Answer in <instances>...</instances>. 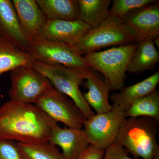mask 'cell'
I'll return each instance as SVG.
<instances>
[{
	"mask_svg": "<svg viewBox=\"0 0 159 159\" xmlns=\"http://www.w3.org/2000/svg\"><path fill=\"white\" fill-rule=\"evenodd\" d=\"M159 82L158 71L140 82L126 87H123L118 93L112 94L110 98L113 104L126 111L135 101L156 90Z\"/></svg>",
	"mask_w": 159,
	"mask_h": 159,
	"instance_id": "obj_16",
	"label": "cell"
},
{
	"mask_svg": "<svg viewBox=\"0 0 159 159\" xmlns=\"http://www.w3.org/2000/svg\"><path fill=\"white\" fill-rule=\"evenodd\" d=\"M34 104L57 123L61 122L69 128H83L86 119L82 112L72 100L53 86Z\"/></svg>",
	"mask_w": 159,
	"mask_h": 159,
	"instance_id": "obj_9",
	"label": "cell"
},
{
	"mask_svg": "<svg viewBox=\"0 0 159 159\" xmlns=\"http://www.w3.org/2000/svg\"><path fill=\"white\" fill-rule=\"evenodd\" d=\"M92 28L81 20H48L40 31L39 37L50 41L72 45Z\"/></svg>",
	"mask_w": 159,
	"mask_h": 159,
	"instance_id": "obj_11",
	"label": "cell"
},
{
	"mask_svg": "<svg viewBox=\"0 0 159 159\" xmlns=\"http://www.w3.org/2000/svg\"><path fill=\"white\" fill-rule=\"evenodd\" d=\"M32 66L57 90L70 97L86 119H90L95 115L80 89L85 80L84 72L86 70H79L59 65L47 64L37 61H34Z\"/></svg>",
	"mask_w": 159,
	"mask_h": 159,
	"instance_id": "obj_4",
	"label": "cell"
},
{
	"mask_svg": "<svg viewBox=\"0 0 159 159\" xmlns=\"http://www.w3.org/2000/svg\"><path fill=\"white\" fill-rule=\"evenodd\" d=\"M0 39L28 51L29 40L21 28L12 1L0 0Z\"/></svg>",
	"mask_w": 159,
	"mask_h": 159,
	"instance_id": "obj_14",
	"label": "cell"
},
{
	"mask_svg": "<svg viewBox=\"0 0 159 159\" xmlns=\"http://www.w3.org/2000/svg\"><path fill=\"white\" fill-rule=\"evenodd\" d=\"M48 142L61 148L64 159H77L90 145L83 129L63 128L57 123L51 129Z\"/></svg>",
	"mask_w": 159,
	"mask_h": 159,
	"instance_id": "obj_12",
	"label": "cell"
},
{
	"mask_svg": "<svg viewBox=\"0 0 159 159\" xmlns=\"http://www.w3.org/2000/svg\"><path fill=\"white\" fill-rule=\"evenodd\" d=\"M34 61L28 51L9 41L0 39V75L20 67L32 64Z\"/></svg>",
	"mask_w": 159,
	"mask_h": 159,
	"instance_id": "obj_17",
	"label": "cell"
},
{
	"mask_svg": "<svg viewBox=\"0 0 159 159\" xmlns=\"http://www.w3.org/2000/svg\"><path fill=\"white\" fill-rule=\"evenodd\" d=\"M105 150L89 145L77 159H102Z\"/></svg>",
	"mask_w": 159,
	"mask_h": 159,
	"instance_id": "obj_26",
	"label": "cell"
},
{
	"mask_svg": "<svg viewBox=\"0 0 159 159\" xmlns=\"http://www.w3.org/2000/svg\"><path fill=\"white\" fill-rule=\"evenodd\" d=\"M153 159H159V154L153 158Z\"/></svg>",
	"mask_w": 159,
	"mask_h": 159,
	"instance_id": "obj_28",
	"label": "cell"
},
{
	"mask_svg": "<svg viewBox=\"0 0 159 159\" xmlns=\"http://www.w3.org/2000/svg\"><path fill=\"white\" fill-rule=\"evenodd\" d=\"M156 0H114L110 16L122 20L127 15L137 11L148 5L155 3Z\"/></svg>",
	"mask_w": 159,
	"mask_h": 159,
	"instance_id": "obj_23",
	"label": "cell"
},
{
	"mask_svg": "<svg viewBox=\"0 0 159 159\" xmlns=\"http://www.w3.org/2000/svg\"><path fill=\"white\" fill-rule=\"evenodd\" d=\"M135 41L152 40L159 35V2L145 6L121 20Z\"/></svg>",
	"mask_w": 159,
	"mask_h": 159,
	"instance_id": "obj_10",
	"label": "cell"
},
{
	"mask_svg": "<svg viewBox=\"0 0 159 159\" xmlns=\"http://www.w3.org/2000/svg\"><path fill=\"white\" fill-rule=\"evenodd\" d=\"M159 37H157L155 39L153 40L154 43L155 45V44L156 45L157 47L158 48H159Z\"/></svg>",
	"mask_w": 159,
	"mask_h": 159,
	"instance_id": "obj_27",
	"label": "cell"
},
{
	"mask_svg": "<svg viewBox=\"0 0 159 159\" xmlns=\"http://www.w3.org/2000/svg\"><path fill=\"white\" fill-rule=\"evenodd\" d=\"M28 52L35 61L47 64L59 65L82 71L89 68L83 56L70 45L50 41L37 36L30 41Z\"/></svg>",
	"mask_w": 159,
	"mask_h": 159,
	"instance_id": "obj_7",
	"label": "cell"
},
{
	"mask_svg": "<svg viewBox=\"0 0 159 159\" xmlns=\"http://www.w3.org/2000/svg\"><path fill=\"white\" fill-rule=\"evenodd\" d=\"M48 20L79 19L77 0H35Z\"/></svg>",
	"mask_w": 159,
	"mask_h": 159,
	"instance_id": "obj_20",
	"label": "cell"
},
{
	"mask_svg": "<svg viewBox=\"0 0 159 159\" xmlns=\"http://www.w3.org/2000/svg\"><path fill=\"white\" fill-rule=\"evenodd\" d=\"M57 123L35 104L10 100L0 107V139L27 143L48 142Z\"/></svg>",
	"mask_w": 159,
	"mask_h": 159,
	"instance_id": "obj_1",
	"label": "cell"
},
{
	"mask_svg": "<svg viewBox=\"0 0 159 159\" xmlns=\"http://www.w3.org/2000/svg\"><path fill=\"white\" fill-rule=\"evenodd\" d=\"M84 78L88 91L83 95L89 106L93 107L97 114L111 110L112 106L109 102L110 89L104 78L90 68L85 71Z\"/></svg>",
	"mask_w": 159,
	"mask_h": 159,
	"instance_id": "obj_15",
	"label": "cell"
},
{
	"mask_svg": "<svg viewBox=\"0 0 159 159\" xmlns=\"http://www.w3.org/2000/svg\"><path fill=\"white\" fill-rule=\"evenodd\" d=\"M20 25L29 41L39 36L48 21L35 0H12Z\"/></svg>",
	"mask_w": 159,
	"mask_h": 159,
	"instance_id": "obj_13",
	"label": "cell"
},
{
	"mask_svg": "<svg viewBox=\"0 0 159 159\" xmlns=\"http://www.w3.org/2000/svg\"><path fill=\"white\" fill-rule=\"evenodd\" d=\"M129 153L127 149L115 142L106 148L102 159H139L131 158L128 156Z\"/></svg>",
	"mask_w": 159,
	"mask_h": 159,
	"instance_id": "obj_25",
	"label": "cell"
},
{
	"mask_svg": "<svg viewBox=\"0 0 159 159\" xmlns=\"http://www.w3.org/2000/svg\"><path fill=\"white\" fill-rule=\"evenodd\" d=\"M128 117H145L159 121V93L155 90L151 93L133 102L125 111Z\"/></svg>",
	"mask_w": 159,
	"mask_h": 159,
	"instance_id": "obj_21",
	"label": "cell"
},
{
	"mask_svg": "<svg viewBox=\"0 0 159 159\" xmlns=\"http://www.w3.org/2000/svg\"><path fill=\"white\" fill-rule=\"evenodd\" d=\"M78 17L92 29L102 24L110 16L111 0H77Z\"/></svg>",
	"mask_w": 159,
	"mask_h": 159,
	"instance_id": "obj_19",
	"label": "cell"
},
{
	"mask_svg": "<svg viewBox=\"0 0 159 159\" xmlns=\"http://www.w3.org/2000/svg\"><path fill=\"white\" fill-rule=\"evenodd\" d=\"M0 159H24L17 143L0 139Z\"/></svg>",
	"mask_w": 159,
	"mask_h": 159,
	"instance_id": "obj_24",
	"label": "cell"
},
{
	"mask_svg": "<svg viewBox=\"0 0 159 159\" xmlns=\"http://www.w3.org/2000/svg\"><path fill=\"white\" fill-rule=\"evenodd\" d=\"M16 143L24 159H64L57 146L49 142Z\"/></svg>",
	"mask_w": 159,
	"mask_h": 159,
	"instance_id": "obj_22",
	"label": "cell"
},
{
	"mask_svg": "<svg viewBox=\"0 0 159 159\" xmlns=\"http://www.w3.org/2000/svg\"><path fill=\"white\" fill-rule=\"evenodd\" d=\"M10 100L33 104L52 85L45 77L38 72L32 64L23 66L11 71Z\"/></svg>",
	"mask_w": 159,
	"mask_h": 159,
	"instance_id": "obj_8",
	"label": "cell"
},
{
	"mask_svg": "<svg viewBox=\"0 0 159 159\" xmlns=\"http://www.w3.org/2000/svg\"><path fill=\"white\" fill-rule=\"evenodd\" d=\"M159 61V54L152 40L143 41L137 44L136 48L127 68V72L140 74L152 70Z\"/></svg>",
	"mask_w": 159,
	"mask_h": 159,
	"instance_id": "obj_18",
	"label": "cell"
},
{
	"mask_svg": "<svg viewBox=\"0 0 159 159\" xmlns=\"http://www.w3.org/2000/svg\"><path fill=\"white\" fill-rule=\"evenodd\" d=\"M137 45L133 43L113 47L89 53L83 57L89 68L103 75L111 91L120 90L124 87L127 68Z\"/></svg>",
	"mask_w": 159,
	"mask_h": 159,
	"instance_id": "obj_3",
	"label": "cell"
},
{
	"mask_svg": "<svg viewBox=\"0 0 159 159\" xmlns=\"http://www.w3.org/2000/svg\"><path fill=\"white\" fill-rule=\"evenodd\" d=\"M135 41L122 20L110 16L99 25L91 29L72 45L81 56L103 48L124 45Z\"/></svg>",
	"mask_w": 159,
	"mask_h": 159,
	"instance_id": "obj_5",
	"label": "cell"
},
{
	"mask_svg": "<svg viewBox=\"0 0 159 159\" xmlns=\"http://www.w3.org/2000/svg\"><path fill=\"white\" fill-rule=\"evenodd\" d=\"M158 124L159 122L148 117H129L120 127L115 142L134 158L153 159L159 154L156 139Z\"/></svg>",
	"mask_w": 159,
	"mask_h": 159,
	"instance_id": "obj_2",
	"label": "cell"
},
{
	"mask_svg": "<svg viewBox=\"0 0 159 159\" xmlns=\"http://www.w3.org/2000/svg\"><path fill=\"white\" fill-rule=\"evenodd\" d=\"M106 112L97 114L84 124V130L89 145L104 149L115 142L120 127L126 117L125 111L113 104Z\"/></svg>",
	"mask_w": 159,
	"mask_h": 159,
	"instance_id": "obj_6",
	"label": "cell"
}]
</instances>
